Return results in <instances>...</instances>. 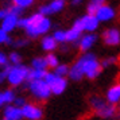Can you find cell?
Returning a JSON list of instances; mask_svg holds the SVG:
<instances>
[{
  "label": "cell",
  "mask_w": 120,
  "mask_h": 120,
  "mask_svg": "<svg viewBox=\"0 0 120 120\" xmlns=\"http://www.w3.org/2000/svg\"><path fill=\"white\" fill-rule=\"evenodd\" d=\"M96 16H97V19L100 22H108V20H111V19L115 18V10L111 6L104 4V6H101L97 10Z\"/></svg>",
  "instance_id": "8"
},
{
  "label": "cell",
  "mask_w": 120,
  "mask_h": 120,
  "mask_svg": "<svg viewBox=\"0 0 120 120\" xmlns=\"http://www.w3.org/2000/svg\"><path fill=\"white\" fill-rule=\"evenodd\" d=\"M80 39H81V31H78L76 28H70L69 31H66V42L80 45Z\"/></svg>",
  "instance_id": "18"
},
{
  "label": "cell",
  "mask_w": 120,
  "mask_h": 120,
  "mask_svg": "<svg viewBox=\"0 0 120 120\" xmlns=\"http://www.w3.org/2000/svg\"><path fill=\"white\" fill-rule=\"evenodd\" d=\"M27 45V41H24V39H18L14 42V46H16V47H20V46H26Z\"/></svg>",
  "instance_id": "36"
},
{
  "label": "cell",
  "mask_w": 120,
  "mask_h": 120,
  "mask_svg": "<svg viewBox=\"0 0 120 120\" xmlns=\"http://www.w3.org/2000/svg\"><path fill=\"white\" fill-rule=\"evenodd\" d=\"M73 28H76V30H78V31H84L85 30V27H84V20H82V18L81 19H77L76 22H74V24H73Z\"/></svg>",
  "instance_id": "29"
},
{
  "label": "cell",
  "mask_w": 120,
  "mask_h": 120,
  "mask_svg": "<svg viewBox=\"0 0 120 120\" xmlns=\"http://www.w3.org/2000/svg\"><path fill=\"white\" fill-rule=\"evenodd\" d=\"M8 12H10V14H14V15H18V16H20V15H22V12H23V8H22V7L15 6V4H14V6L10 7Z\"/></svg>",
  "instance_id": "28"
},
{
  "label": "cell",
  "mask_w": 120,
  "mask_h": 120,
  "mask_svg": "<svg viewBox=\"0 0 120 120\" xmlns=\"http://www.w3.org/2000/svg\"><path fill=\"white\" fill-rule=\"evenodd\" d=\"M23 117H26L28 120H41L42 119V108L35 105V104H26L24 107H22Z\"/></svg>",
  "instance_id": "6"
},
{
  "label": "cell",
  "mask_w": 120,
  "mask_h": 120,
  "mask_svg": "<svg viewBox=\"0 0 120 120\" xmlns=\"http://www.w3.org/2000/svg\"><path fill=\"white\" fill-rule=\"evenodd\" d=\"M1 105H3V104H1V101H0V107H1Z\"/></svg>",
  "instance_id": "41"
},
{
  "label": "cell",
  "mask_w": 120,
  "mask_h": 120,
  "mask_svg": "<svg viewBox=\"0 0 120 120\" xmlns=\"http://www.w3.org/2000/svg\"><path fill=\"white\" fill-rule=\"evenodd\" d=\"M103 39L108 46H116L120 43V31L116 28H109L107 31H104Z\"/></svg>",
  "instance_id": "7"
},
{
  "label": "cell",
  "mask_w": 120,
  "mask_h": 120,
  "mask_svg": "<svg viewBox=\"0 0 120 120\" xmlns=\"http://www.w3.org/2000/svg\"><path fill=\"white\" fill-rule=\"evenodd\" d=\"M96 38H97V37L92 33L86 34L85 37H81V39H80V49H81L82 51H88V50L94 45Z\"/></svg>",
  "instance_id": "13"
},
{
  "label": "cell",
  "mask_w": 120,
  "mask_h": 120,
  "mask_svg": "<svg viewBox=\"0 0 120 120\" xmlns=\"http://www.w3.org/2000/svg\"><path fill=\"white\" fill-rule=\"evenodd\" d=\"M26 100L23 97H16L15 100H14V105H16V107H19V108H22V107H24L26 105Z\"/></svg>",
  "instance_id": "31"
},
{
  "label": "cell",
  "mask_w": 120,
  "mask_h": 120,
  "mask_svg": "<svg viewBox=\"0 0 120 120\" xmlns=\"http://www.w3.org/2000/svg\"><path fill=\"white\" fill-rule=\"evenodd\" d=\"M45 81L50 85L51 92L54 93V94H61V93H64V90H65L66 86H68V82H66L65 78L57 76L55 73H47L46 77H45Z\"/></svg>",
  "instance_id": "5"
},
{
  "label": "cell",
  "mask_w": 120,
  "mask_h": 120,
  "mask_svg": "<svg viewBox=\"0 0 120 120\" xmlns=\"http://www.w3.org/2000/svg\"><path fill=\"white\" fill-rule=\"evenodd\" d=\"M8 58H10V62H11L12 65H20L22 57H20V55L18 54V53H15V51H14V53H11Z\"/></svg>",
  "instance_id": "26"
},
{
  "label": "cell",
  "mask_w": 120,
  "mask_h": 120,
  "mask_svg": "<svg viewBox=\"0 0 120 120\" xmlns=\"http://www.w3.org/2000/svg\"><path fill=\"white\" fill-rule=\"evenodd\" d=\"M85 76L84 74V70H82V65L80 61H77L74 65L70 68V71H69V77L74 81H80L82 77Z\"/></svg>",
  "instance_id": "15"
},
{
  "label": "cell",
  "mask_w": 120,
  "mask_h": 120,
  "mask_svg": "<svg viewBox=\"0 0 120 120\" xmlns=\"http://www.w3.org/2000/svg\"><path fill=\"white\" fill-rule=\"evenodd\" d=\"M15 94L12 90H4V92H0V101L1 104H10V103H14L15 100Z\"/></svg>",
  "instance_id": "19"
},
{
  "label": "cell",
  "mask_w": 120,
  "mask_h": 120,
  "mask_svg": "<svg viewBox=\"0 0 120 120\" xmlns=\"http://www.w3.org/2000/svg\"><path fill=\"white\" fill-rule=\"evenodd\" d=\"M4 117L11 120H20L23 117L22 108H19L16 105H7L4 108Z\"/></svg>",
  "instance_id": "11"
},
{
  "label": "cell",
  "mask_w": 120,
  "mask_h": 120,
  "mask_svg": "<svg viewBox=\"0 0 120 120\" xmlns=\"http://www.w3.org/2000/svg\"><path fill=\"white\" fill-rule=\"evenodd\" d=\"M80 3H82V0H71V4H73V6H77V4H80Z\"/></svg>",
  "instance_id": "38"
},
{
  "label": "cell",
  "mask_w": 120,
  "mask_h": 120,
  "mask_svg": "<svg viewBox=\"0 0 120 120\" xmlns=\"http://www.w3.org/2000/svg\"><path fill=\"white\" fill-rule=\"evenodd\" d=\"M12 1H14L15 6H19V7H22V8L31 6V4L34 3V0H12Z\"/></svg>",
  "instance_id": "27"
},
{
  "label": "cell",
  "mask_w": 120,
  "mask_h": 120,
  "mask_svg": "<svg viewBox=\"0 0 120 120\" xmlns=\"http://www.w3.org/2000/svg\"><path fill=\"white\" fill-rule=\"evenodd\" d=\"M96 113L98 116L104 117V119H111V117H113L117 113V109L113 107V104H111L107 101L104 105H101V108L96 111Z\"/></svg>",
  "instance_id": "10"
},
{
  "label": "cell",
  "mask_w": 120,
  "mask_h": 120,
  "mask_svg": "<svg viewBox=\"0 0 120 120\" xmlns=\"http://www.w3.org/2000/svg\"><path fill=\"white\" fill-rule=\"evenodd\" d=\"M101 6H104V0H90L89 1V6H88V14L96 15L97 10Z\"/></svg>",
  "instance_id": "20"
},
{
  "label": "cell",
  "mask_w": 120,
  "mask_h": 120,
  "mask_svg": "<svg viewBox=\"0 0 120 120\" xmlns=\"http://www.w3.org/2000/svg\"><path fill=\"white\" fill-rule=\"evenodd\" d=\"M107 101L111 104L120 103V84H116L111 89H108V92H107Z\"/></svg>",
  "instance_id": "14"
},
{
  "label": "cell",
  "mask_w": 120,
  "mask_h": 120,
  "mask_svg": "<svg viewBox=\"0 0 120 120\" xmlns=\"http://www.w3.org/2000/svg\"><path fill=\"white\" fill-rule=\"evenodd\" d=\"M57 41H55L54 37H45L43 39H42V49L45 50V51H53V50L57 47Z\"/></svg>",
  "instance_id": "17"
},
{
  "label": "cell",
  "mask_w": 120,
  "mask_h": 120,
  "mask_svg": "<svg viewBox=\"0 0 120 120\" xmlns=\"http://www.w3.org/2000/svg\"><path fill=\"white\" fill-rule=\"evenodd\" d=\"M0 66H1V65H0Z\"/></svg>",
  "instance_id": "42"
},
{
  "label": "cell",
  "mask_w": 120,
  "mask_h": 120,
  "mask_svg": "<svg viewBox=\"0 0 120 120\" xmlns=\"http://www.w3.org/2000/svg\"><path fill=\"white\" fill-rule=\"evenodd\" d=\"M39 12H41L42 15H45V16H47V15H50V14H53L49 4H47V6H42L41 8H39Z\"/></svg>",
  "instance_id": "30"
},
{
  "label": "cell",
  "mask_w": 120,
  "mask_h": 120,
  "mask_svg": "<svg viewBox=\"0 0 120 120\" xmlns=\"http://www.w3.org/2000/svg\"><path fill=\"white\" fill-rule=\"evenodd\" d=\"M1 120H11V119H7V117H4V119H1Z\"/></svg>",
  "instance_id": "40"
},
{
  "label": "cell",
  "mask_w": 120,
  "mask_h": 120,
  "mask_svg": "<svg viewBox=\"0 0 120 120\" xmlns=\"http://www.w3.org/2000/svg\"><path fill=\"white\" fill-rule=\"evenodd\" d=\"M8 15V10H0V20H3Z\"/></svg>",
  "instance_id": "37"
},
{
  "label": "cell",
  "mask_w": 120,
  "mask_h": 120,
  "mask_svg": "<svg viewBox=\"0 0 120 120\" xmlns=\"http://www.w3.org/2000/svg\"><path fill=\"white\" fill-rule=\"evenodd\" d=\"M27 18H22V19H19V22H18V27H22V28H26L27 27Z\"/></svg>",
  "instance_id": "35"
},
{
  "label": "cell",
  "mask_w": 120,
  "mask_h": 120,
  "mask_svg": "<svg viewBox=\"0 0 120 120\" xmlns=\"http://www.w3.org/2000/svg\"><path fill=\"white\" fill-rule=\"evenodd\" d=\"M0 65H1V66L8 65V60H7V55L4 54V53H1V51H0Z\"/></svg>",
  "instance_id": "34"
},
{
  "label": "cell",
  "mask_w": 120,
  "mask_h": 120,
  "mask_svg": "<svg viewBox=\"0 0 120 120\" xmlns=\"http://www.w3.org/2000/svg\"><path fill=\"white\" fill-rule=\"evenodd\" d=\"M27 20H28V23H27V27H26V33L31 38H37L38 35H42V34L47 33L50 26H51L50 20L45 15H42L41 12L27 18Z\"/></svg>",
  "instance_id": "1"
},
{
  "label": "cell",
  "mask_w": 120,
  "mask_h": 120,
  "mask_svg": "<svg viewBox=\"0 0 120 120\" xmlns=\"http://www.w3.org/2000/svg\"><path fill=\"white\" fill-rule=\"evenodd\" d=\"M78 61L81 62L84 74H85L88 78H96V77L100 74V71H101V65H100L98 61L96 60L94 54L88 53V54L82 55Z\"/></svg>",
  "instance_id": "2"
},
{
  "label": "cell",
  "mask_w": 120,
  "mask_h": 120,
  "mask_svg": "<svg viewBox=\"0 0 120 120\" xmlns=\"http://www.w3.org/2000/svg\"><path fill=\"white\" fill-rule=\"evenodd\" d=\"M69 71H70V68H68V65H58L57 68H55L54 73L57 74V76L64 77V76H68Z\"/></svg>",
  "instance_id": "23"
},
{
  "label": "cell",
  "mask_w": 120,
  "mask_h": 120,
  "mask_svg": "<svg viewBox=\"0 0 120 120\" xmlns=\"http://www.w3.org/2000/svg\"><path fill=\"white\" fill-rule=\"evenodd\" d=\"M117 115H119V117H120V105L117 107Z\"/></svg>",
  "instance_id": "39"
},
{
  "label": "cell",
  "mask_w": 120,
  "mask_h": 120,
  "mask_svg": "<svg viewBox=\"0 0 120 120\" xmlns=\"http://www.w3.org/2000/svg\"><path fill=\"white\" fill-rule=\"evenodd\" d=\"M50 8H51V12H60L62 11V8L65 7V0H53L49 4Z\"/></svg>",
  "instance_id": "22"
},
{
  "label": "cell",
  "mask_w": 120,
  "mask_h": 120,
  "mask_svg": "<svg viewBox=\"0 0 120 120\" xmlns=\"http://www.w3.org/2000/svg\"><path fill=\"white\" fill-rule=\"evenodd\" d=\"M18 22H19V16L8 12V15L1 20V27L0 28H3L6 33H10L15 27H18Z\"/></svg>",
  "instance_id": "9"
},
{
  "label": "cell",
  "mask_w": 120,
  "mask_h": 120,
  "mask_svg": "<svg viewBox=\"0 0 120 120\" xmlns=\"http://www.w3.org/2000/svg\"><path fill=\"white\" fill-rule=\"evenodd\" d=\"M82 20H84L85 31H88V33L94 31V30L98 27V23H100V20L97 19V16H96V15H90V14H88L86 16H84Z\"/></svg>",
  "instance_id": "12"
},
{
  "label": "cell",
  "mask_w": 120,
  "mask_h": 120,
  "mask_svg": "<svg viewBox=\"0 0 120 120\" xmlns=\"http://www.w3.org/2000/svg\"><path fill=\"white\" fill-rule=\"evenodd\" d=\"M47 74V71L43 69H30L27 76V81H33V80H45V77Z\"/></svg>",
  "instance_id": "16"
},
{
  "label": "cell",
  "mask_w": 120,
  "mask_h": 120,
  "mask_svg": "<svg viewBox=\"0 0 120 120\" xmlns=\"http://www.w3.org/2000/svg\"><path fill=\"white\" fill-rule=\"evenodd\" d=\"M115 62H116V58H115V57H111V58H107V60H104L103 62H101V66L107 68V66L112 65V64H115Z\"/></svg>",
  "instance_id": "33"
},
{
  "label": "cell",
  "mask_w": 120,
  "mask_h": 120,
  "mask_svg": "<svg viewBox=\"0 0 120 120\" xmlns=\"http://www.w3.org/2000/svg\"><path fill=\"white\" fill-rule=\"evenodd\" d=\"M31 65H33L34 69H43V70H46V68L49 66V64H47V60L46 58H43V57H37V58L33 60Z\"/></svg>",
  "instance_id": "21"
},
{
  "label": "cell",
  "mask_w": 120,
  "mask_h": 120,
  "mask_svg": "<svg viewBox=\"0 0 120 120\" xmlns=\"http://www.w3.org/2000/svg\"><path fill=\"white\" fill-rule=\"evenodd\" d=\"M28 89L33 93L34 97L38 100H47L51 94V88L45 80H33L28 81Z\"/></svg>",
  "instance_id": "3"
},
{
  "label": "cell",
  "mask_w": 120,
  "mask_h": 120,
  "mask_svg": "<svg viewBox=\"0 0 120 120\" xmlns=\"http://www.w3.org/2000/svg\"><path fill=\"white\" fill-rule=\"evenodd\" d=\"M46 60H47V64H49V68H57V66L60 65L58 64V58L55 57L54 54H49V55H46Z\"/></svg>",
  "instance_id": "25"
},
{
  "label": "cell",
  "mask_w": 120,
  "mask_h": 120,
  "mask_svg": "<svg viewBox=\"0 0 120 120\" xmlns=\"http://www.w3.org/2000/svg\"><path fill=\"white\" fill-rule=\"evenodd\" d=\"M55 38V41L58 42V43H64L66 42V31H62V30H57L53 35Z\"/></svg>",
  "instance_id": "24"
},
{
  "label": "cell",
  "mask_w": 120,
  "mask_h": 120,
  "mask_svg": "<svg viewBox=\"0 0 120 120\" xmlns=\"http://www.w3.org/2000/svg\"><path fill=\"white\" fill-rule=\"evenodd\" d=\"M8 38H10L8 37V33H6L3 28H0V43H6Z\"/></svg>",
  "instance_id": "32"
},
{
  "label": "cell",
  "mask_w": 120,
  "mask_h": 120,
  "mask_svg": "<svg viewBox=\"0 0 120 120\" xmlns=\"http://www.w3.org/2000/svg\"><path fill=\"white\" fill-rule=\"evenodd\" d=\"M28 70H30V69H27L26 66H23V65H10L7 80H8V82H10L11 85L18 86V85H20L24 80H27Z\"/></svg>",
  "instance_id": "4"
}]
</instances>
